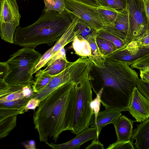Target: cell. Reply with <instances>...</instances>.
Masks as SVG:
<instances>
[{
  "label": "cell",
  "instance_id": "obj_1",
  "mask_svg": "<svg viewBox=\"0 0 149 149\" xmlns=\"http://www.w3.org/2000/svg\"><path fill=\"white\" fill-rule=\"evenodd\" d=\"M58 87L41 101L33 117L40 142H56L60 134L72 130L76 97V83Z\"/></svg>",
  "mask_w": 149,
  "mask_h": 149
},
{
  "label": "cell",
  "instance_id": "obj_2",
  "mask_svg": "<svg viewBox=\"0 0 149 149\" xmlns=\"http://www.w3.org/2000/svg\"><path fill=\"white\" fill-rule=\"evenodd\" d=\"M128 64L105 58L102 66L94 65L100 77L91 81L92 88L106 109L128 111L138 73Z\"/></svg>",
  "mask_w": 149,
  "mask_h": 149
},
{
  "label": "cell",
  "instance_id": "obj_3",
  "mask_svg": "<svg viewBox=\"0 0 149 149\" xmlns=\"http://www.w3.org/2000/svg\"><path fill=\"white\" fill-rule=\"evenodd\" d=\"M75 17L65 10L62 13L43 10L35 22L16 28L14 44L34 48L42 44L52 46L65 31Z\"/></svg>",
  "mask_w": 149,
  "mask_h": 149
},
{
  "label": "cell",
  "instance_id": "obj_4",
  "mask_svg": "<svg viewBox=\"0 0 149 149\" xmlns=\"http://www.w3.org/2000/svg\"><path fill=\"white\" fill-rule=\"evenodd\" d=\"M42 56L35 48L28 47L14 53L6 61L10 70L5 81L11 85H31L32 71Z\"/></svg>",
  "mask_w": 149,
  "mask_h": 149
},
{
  "label": "cell",
  "instance_id": "obj_5",
  "mask_svg": "<svg viewBox=\"0 0 149 149\" xmlns=\"http://www.w3.org/2000/svg\"><path fill=\"white\" fill-rule=\"evenodd\" d=\"M89 74L76 83V97L72 133L77 134L89 127L93 114L91 104L92 91Z\"/></svg>",
  "mask_w": 149,
  "mask_h": 149
},
{
  "label": "cell",
  "instance_id": "obj_6",
  "mask_svg": "<svg viewBox=\"0 0 149 149\" xmlns=\"http://www.w3.org/2000/svg\"><path fill=\"white\" fill-rule=\"evenodd\" d=\"M94 66L88 57H81L63 71L55 76L48 84L39 92L35 93L32 98L42 101L59 87L70 81L77 82L85 76L89 74Z\"/></svg>",
  "mask_w": 149,
  "mask_h": 149
},
{
  "label": "cell",
  "instance_id": "obj_7",
  "mask_svg": "<svg viewBox=\"0 0 149 149\" xmlns=\"http://www.w3.org/2000/svg\"><path fill=\"white\" fill-rule=\"evenodd\" d=\"M126 1L129 21L128 31L125 41L127 45L149 29V22L143 0Z\"/></svg>",
  "mask_w": 149,
  "mask_h": 149
},
{
  "label": "cell",
  "instance_id": "obj_8",
  "mask_svg": "<svg viewBox=\"0 0 149 149\" xmlns=\"http://www.w3.org/2000/svg\"><path fill=\"white\" fill-rule=\"evenodd\" d=\"M0 35L2 39L14 44V36L21 17L16 0H0Z\"/></svg>",
  "mask_w": 149,
  "mask_h": 149
},
{
  "label": "cell",
  "instance_id": "obj_9",
  "mask_svg": "<svg viewBox=\"0 0 149 149\" xmlns=\"http://www.w3.org/2000/svg\"><path fill=\"white\" fill-rule=\"evenodd\" d=\"M65 10L74 15L97 31L104 26L97 7L74 0H65Z\"/></svg>",
  "mask_w": 149,
  "mask_h": 149
},
{
  "label": "cell",
  "instance_id": "obj_10",
  "mask_svg": "<svg viewBox=\"0 0 149 149\" xmlns=\"http://www.w3.org/2000/svg\"><path fill=\"white\" fill-rule=\"evenodd\" d=\"M149 54V47L138 46L134 41L125 47L118 49L105 58L126 63L131 65L138 60Z\"/></svg>",
  "mask_w": 149,
  "mask_h": 149
},
{
  "label": "cell",
  "instance_id": "obj_11",
  "mask_svg": "<svg viewBox=\"0 0 149 149\" xmlns=\"http://www.w3.org/2000/svg\"><path fill=\"white\" fill-rule=\"evenodd\" d=\"M101 130L95 127H88L76 134L75 137L65 143L56 144L53 143L45 142L49 147L54 149H79L80 146L86 142L97 139Z\"/></svg>",
  "mask_w": 149,
  "mask_h": 149
},
{
  "label": "cell",
  "instance_id": "obj_12",
  "mask_svg": "<svg viewBox=\"0 0 149 149\" xmlns=\"http://www.w3.org/2000/svg\"><path fill=\"white\" fill-rule=\"evenodd\" d=\"M128 111L138 122L149 118V100L136 87L134 89Z\"/></svg>",
  "mask_w": 149,
  "mask_h": 149
},
{
  "label": "cell",
  "instance_id": "obj_13",
  "mask_svg": "<svg viewBox=\"0 0 149 149\" xmlns=\"http://www.w3.org/2000/svg\"><path fill=\"white\" fill-rule=\"evenodd\" d=\"M129 21L126 8L118 11L116 17L111 25L104 26L103 28L118 37L124 43L128 31Z\"/></svg>",
  "mask_w": 149,
  "mask_h": 149
},
{
  "label": "cell",
  "instance_id": "obj_14",
  "mask_svg": "<svg viewBox=\"0 0 149 149\" xmlns=\"http://www.w3.org/2000/svg\"><path fill=\"white\" fill-rule=\"evenodd\" d=\"M122 115L121 112L110 108L100 111L96 117L93 116L90 123V127L102 128L110 124H113Z\"/></svg>",
  "mask_w": 149,
  "mask_h": 149
},
{
  "label": "cell",
  "instance_id": "obj_15",
  "mask_svg": "<svg viewBox=\"0 0 149 149\" xmlns=\"http://www.w3.org/2000/svg\"><path fill=\"white\" fill-rule=\"evenodd\" d=\"M135 121L121 115L114 122V125L117 137V141L131 140L133 134V125Z\"/></svg>",
  "mask_w": 149,
  "mask_h": 149
},
{
  "label": "cell",
  "instance_id": "obj_16",
  "mask_svg": "<svg viewBox=\"0 0 149 149\" xmlns=\"http://www.w3.org/2000/svg\"><path fill=\"white\" fill-rule=\"evenodd\" d=\"M132 141L137 149H149V118L137 126L133 132Z\"/></svg>",
  "mask_w": 149,
  "mask_h": 149
},
{
  "label": "cell",
  "instance_id": "obj_17",
  "mask_svg": "<svg viewBox=\"0 0 149 149\" xmlns=\"http://www.w3.org/2000/svg\"><path fill=\"white\" fill-rule=\"evenodd\" d=\"M79 19V18L75 16L65 31L56 42L52 47L53 56L61 48L64 47L66 45L73 41L76 37L74 30Z\"/></svg>",
  "mask_w": 149,
  "mask_h": 149
},
{
  "label": "cell",
  "instance_id": "obj_18",
  "mask_svg": "<svg viewBox=\"0 0 149 149\" xmlns=\"http://www.w3.org/2000/svg\"><path fill=\"white\" fill-rule=\"evenodd\" d=\"M97 34L89 36L86 39L89 43L91 48V54L89 59L94 66L100 67L103 65L105 58L101 55L97 46L96 41Z\"/></svg>",
  "mask_w": 149,
  "mask_h": 149
},
{
  "label": "cell",
  "instance_id": "obj_19",
  "mask_svg": "<svg viewBox=\"0 0 149 149\" xmlns=\"http://www.w3.org/2000/svg\"><path fill=\"white\" fill-rule=\"evenodd\" d=\"M72 47L76 54L82 57L89 58L91 54V50L89 43L80 36H77L72 42Z\"/></svg>",
  "mask_w": 149,
  "mask_h": 149
},
{
  "label": "cell",
  "instance_id": "obj_20",
  "mask_svg": "<svg viewBox=\"0 0 149 149\" xmlns=\"http://www.w3.org/2000/svg\"><path fill=\"white\" fill-rule=\"evenodd\" d=\"M54 76L50 75L43 70H40L37 72L32 86L35 93L39 92L45 87Z\"/></svg>",
  "mask_w": 149,
  "mask_h": 149
},
{
  "label": "cell",
  "instance_id": "obj_21",
  "mask_svg": "<svg viewBox=\"0 0 149 149\" xmlns=\"http://www.w3.org/2000/svg\"><path fill=\"white\" fill-rule=\"evenodd\" d=\"M71 63L67 59L60 58L52 62L43 70L50 75L55 76L64 70Z\"/></svg>",
  "mask_w": 149,
  "mask_h": 149
},
{
  "label": "cell",
  "instance_id": "obj_22",
  "mask_svg": "<svg viewBox=\"0 0 149 149\" xmlns=\"http://www.w3.org/2000/svg\"><path fill=\"white\" fill-rule=\"evenodd\" d=\"M31 98L25 97L12 101L0 102V108L16 110L19 112L20 114H23L26 104Z\"/></svg>",
  "mask_w": 149,
  "mask_h": 149
},
{
  "label": "cell",
  "instance_id": "obj_23",
  "mask_svg": "<svg viewBox=\"0 0 149 149\" xmlns=\"http://www.w3.org/2000/svg\"><path fill=\"white\" fill-rule=\"evenodd\" d=\"M97 12L104 26L111 24L115 19L118 11L111 8L100 6L97 7Z\"/></svg>",
  "mask_w": 149,
  "mask_h": 149
},
{
  "label": "cell",
  "instance_id": "obj_24",
  "mask_svg": "<svg viewBox=\"0 0 149 149\" xmlns=\"http://www.w3.org/2000/svg\"><path fill=\"white\" fill-rule=\"evenodd\" d=\"M17 115L12 116L0 121V138L8 136L16 126Z\"/></svg>",
  "mask_w": 149,
  "mask_h": 149
},
{
  "label": "cell",
  "instance_id": "obj_25",
  "mask_svg": "<svg viewBox=\"0 0 149 149\" xmlns=\"http://www.w3.org/2000/svg\"><path fill=\"white\" fill-rule=\"evenodd\" d=\"M74 33L76 36H80L86 39L89 36L97 34V31L79 19L75 27Z\"/></svg>",
  "mask_w": 149,
  "mask_h": 149
},
{
  "label": "cell",
  "instance_id": "obj_26",
  "mask_svg": "<svg viewBox=\"0 0 149 149\" xmlns=\"http://www.w3.org/2000/svg\"><path fill=\"white\" fill-rule=\"evenodd\" d=\"M96 41L100 52L104 58L118 49L114 44L104 39L97 37Z\"/></svg>",
  "mask_w": 149,
  "mask_h": 149
},
{
  "label": "cell",
  "instance_id": "obj_27",
  "mask_svg": "<svg viewBox=\"0 0 149 149\" xmlns=\"http://www.w3.org/2000/svg\"><path fill=\"white\" fill-rule=\"evenodd\" d=\"M97 37L104 39L112 42L118 49L123 48L126 45L123 41L103 28L97 31Z\"/></svg>",
  "mask_w": 149,
  "mask_h": 149
},
{
  "label": "cell",
  "instance_id": "obj_28",
  "mask_svg": "<svg viewBox=\"0 0 149 149\" xmlns=\"http://www.w3.org/2000/svg\"><path fill=\"white\" fill-rule=\"evenodd\" d=\"M45 4L43 11L46 12L52 11L63 13L65 5V0H44Z\"/></svg>",
  "mask_w": 149,
  "mask_h": 149
},
{
  "label": "cell",
  "instance_id": "obj_29",
  "mask_svg": "<svg viewBox=\"0 0 149 149\" xmlns=\"http://www.w3.org/2000/svg\"><path fill=\"white\" fill-rule=\"evenodd\" d=\"M101 6L109 8L118 11L126 8V0H97Z\"/></svg>",
  "mask_w": 149,
  "mask_h": 149
},
{
  "label": "cell",
  "instance_id": "obj_30",
  "mask_svg": "<svg viewBox=\"0 0 149 149\" xmlns=\"http://www.w3.org/2000/svg\"><path fill=\"white\" fill-rule=\"evenodd\" d=\"M53 56L52 47L48 49L42 55L37 64L32 71V73L37 72L42 68L45 66L46 64Z\"/></svg>",
  "mask_w": 149,
  "mask_h": 149
},
{
  "label": "cell",
  "instance_id": "obj_31",
  "mask_svg": "<svg viewBox=\"0 0 149 149\" xmlns=\"http://www.w3.org/2000/svg\"><path fill=\"white\" fill-rule=\"evenodd\" d=\"M130 67L140 71L149 70V54L136 61Z\"/></svg>",
  "mask_w": 149,
  "mask_h": 149
},
{
  "label": "cell",
  "instance_id": "obj_32",
  "mask_svg": "<svg viewBox=\"0 0 149 149\" xmlns=\"http://www.w3.org/2000/svg\"><path fill=\"white\" fill-rule=\"evenodd\" d=\"M25 97L22 88L6 96L0 97V102L12 101Z\"/></svg>",
  "mask_w": 149,
  "mask_h": 149
},
{
  "label": "cell",
  "instance_id": "obj_33",
  "mask_svg": "<svg viewBox=\"0 0 149 149\" xmlns=\"http://www.w3.org/2000/svg\"><path fill=\"white\" fill-rule=\"evenodd\" d=\"M107 149H134L131 140L128 141H116L109 145Z\"/></svg>",
  "mask_w": 149,
  "mask_h": 149
},
{
  "label": "cell",
  "instance_id": "obj_34",
  "mask_svg": "<svg viewBox=\"0 0 149 149\" xmlns=\"http://www.w3.org/2000/svg\"><path fill=\"white\" fill-rule=\"evenodd\" d=\"M136 87L140 92L149 100V82L139 78L136 82Z\"/></svg>",
  "mask_w": 149,
  "mask_h": 149
},
{
  "label": "cell",
  "instance_id": "obj_35",
  "mask_svg": "<svg viewBox=\"0 0 149 149\" xmlns=\"http://www.w3.org/2000/svg\"><path fill=\"white\" fill-rule=\"evenodd\" d=\"M19 114V112L17 110L0 108V121L9 117Z\"/></svg>",
  "mask_w": 149,
  "mask_h": 149
},
{
  "label": "cell",
  "instance_id": "obj_36",
  "mask_svg": "<svg viewBox=\"0 0 149 149\" xmlns=\"http://www.w3.org/2000/svg\"><path fill=\"white\" fill-rule=\"evenodd\" d=\"M137 46H145L149 44V29L134 40Z\"/></svg>",
  "mask_w": 149,
  "mask_h": 149
},
{
  "label": "cell",
  "instance_id": "obj_37",
  "mask_svg": "<svg viewBox=\"0 0 149 149\" xmlns=\"http://www.w3.org/2000/svg\"><path fill=\"white\" fill-rule=\"evenodd\" d=\"M10 69L6 62H0V80H5L10 71Z\"/></svg>",
  "mask_w": 149,
  "mask_h": 149
},
{
  "label": "cell",
  "instance_id": "obj_38",
  "mask_svg": "<svg viewBox=\"0 0 149 149\" xmlns=\"http://www.w3.org/2000/svg\"><path fill=\"white\" fill-rule=\"evenodd\" d=\"M40 102V101L38 98H32L26 104L23 111L24 113L29 110H35L37 107H38Z\"/></svg>",
  "mask_w": 149,
  "mask_h": 149
},
{
  "label": "cell",
  "instance_id": "obj_39",
  "mask_svg": "<svg viewBox=\"0 0 149 149\" xmlns=\"http://www.w3.org/2000/svg\"><path fill=\"white\" fill-rule=\"evenodd\" d=\"M62 58L67 59L65 50L64 47L61 48L48 61L45 66H47L55 60Z\"/></svg>",
  "mask_w": 149,
  "mask_h": 149
},
{
  "label": "cell",
  "instance_id": "obj_40",
  "mask_svg": "<svg viewBox=\"0 0 149 149\" xmlns=\"http://www.w3.org/2000/svg\"><path fill=\"white\" fill-rule=\"evenodd\" d=\"M100 102L99 97L96 96V97L92 100L91 104V107L93 109L94 114L93 116L96 117L100 112Z\"/></svg>",
  "mask_w": 149,
  "mask_h": 149
},
{
  "label": "cell",
  "instance_id": "obj_41",
  "mask_svg": "<svg viewBox=\"0 0 149 149\" xmlns=\"http://www.w3.org/2000/svg\"><path fill=\"white\" fill-rule=\"evenodd\" d=\"M86 149H104L103 144L96 139L93 140L91 143L88 146Z\"/></svg>",
  "mask_w": 149,
  "mask_h": 149
},
{
  "label": "cell",
  "instance_id": "obj_42",
  "mask_svg": "<svg viewBox=\"0 0 149 149\" xmlns=\"http://www.w3.org/2000/svg\"><path fill=\"white\" fill-rule=\"evenodd\" d=\"M96 7L101 6L97 0H74Z\"/></svg>",
  "mask_w": 149,
  "mask_h": 149
},
{
  "label": "cell",
  "instance_id": "obj_43",
  "mask_svg": "<svg viewBox=\"0 0 149 149\" xmlns=\"http://www.w3.org/2000/svg\"><path fill=\"white\" fill-rule=\"evenodd\" d=\"M140 78L143 80L149 82V71L144 70L140 71Z\"/></svg>",
  "mask_w": 149,
  "mask_h": 149
},
{
  "label": "cell",
  "instance_id": "obj_44",
  "mask_svg": "<svg viewBox=\"0 0 149 149\" xmlns=\"http://www.w3.org/2000/svg\"><path fill=\"white\" fill-rule=\"evenodd\" d=\"M25 147L27 149H36L35 142L33 140L30 141L28 143L25 145Z\"/></svg>",
  "mask_w": 149,
  "mask_h": 149
},
{
  "label": "cell",
  "instance_id": "obj_45",
  "mask_svg": "<svg viewBox=\"0 0 149 149\" xmlns=\"http://www.w3.org/2000/svg\"><path fill=\"white\" fill-rule=\"evenodd\" d=\"M143 1L147 17L149 22V2L146 1Z\"/></svg>",
  "mask_w": 149,
  "mask_h": 149
},
{
  "label": "cell",
  "instance_id": "obj_46",
  "mask_svg": "<svg viewBox=\"0 0 149 149\" xmlns=\"http://www.w3.org/2000/svg\"><path fill=\"white\" fill-rule=\"evenodd\" d=\"M145 46V47H149V44H148L147 45H146L145 46Z\"/></svg>",
  "mask_w": 149,
  "mask_h": 149
},
{
  "label": "cell",
  "instance_id": "obj_47",
  "mask_svg": "<svg viewBox=\"0 0 149 149\" xmlns=\"http://www.w3.org/2000/svg\"><path fill=\"white\" fill-rule=\"evenodd\" d=\"M144 1H146L149 2V0H143Z\"/></svg>",
  "mask_w": 149,
  "mask_h": 149
},
{
  "label": "cell",
  "instance_id": "obj_48",
  "mask_svg": "<svg viewBox=\"0 0 149 149\" xmlns=\"http://www.w3.org/2000/svg\"><path fill=\"white\" fill-rule=\"evenodd\" d=\"M146 71H149V70H146Z\"/></svg>",
  "mask_w": 149,
  "mask_h": 149
},
{
  "label": "cell",
  "instance_id": "obj_49",
  "mask_svg": "<svg viewBox=\"0 0 149 149\" xmlns=\"http://www.w3.org/2000/svg\"><path fill=\"white\" fill-rule=\"evenodd\" d=\"M24 1L26 0H24Z\"/></svg>",
  "mask_w": 149,
  "mask_h": 149
}]
</instances>
